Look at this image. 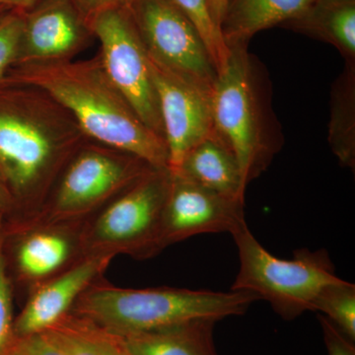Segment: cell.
I'll use <instances>...</instances> for the list:
<instances>
[{
  "label": "cell",
  "mask_w": 355,
  "mask_h": 355,
  "mask_svg": "<svg viewBox=\"0 0 355 355\" xmlns=\"http://www.w3.org/2000/svg\"><path fill=\"white\" fill-rule=\"evenodd\" d=\"M210 97L214 132L234 153L245 184L256 179L279 150L263 72L248 44L229 49Z\"/></svg>",
  "instance_id": "obj_4"
},
{
  "label": "cell",
  "mask_w": 355,
  "mask_h": 355,
  "mask_svg": "<svg viewBox=\"0 0 355 355\" xmlns=\"http://www.w3.org/2000/svg\"><path fill=\"white\" fill-rule=\"evenodd\" d=\"M153 169L156 168L132 154L86 140L60 174L38 214L7 229L85 222Z\"/></svg>",
  "instance_id": "obj_5"
},
{
  "label": "cell",
  "mask_w": 355,
  "mask_h": 355,
  "mask_svg": "<svg viewBox=\"0 0 355 355\" xmlns=\"http://www.w3.org/2000/svg\"><path fill=\"white\" fill-rule=\"evenodd\" d=\"M86 140L73 116L43 89L0 80V177L14 209L7 227L38 214Z\"/></svg>",
  "instance_id": "obj_1"
},
{
  "label": "cell",
  "mask_w": 355,
  "mask_h": 355,
  "mask_svg": "<svg viewBox=\"0 0 355 355\" xmlns=\"http://www.w3.org/2000/svg\"><path fill=\"white\" fill-rule=\"evenodd\" d=\"M13 289L7 272L6 258L0 239V355H6L12 347L14 336Z\"/></svg>",
  "instance_id": "obj_24"
},
{
  "label": "cell",
  "mask_w": 355,
  "mask_h": 355,
  "mask_svg": "<svg viewBox=\"0 0 355 355\" xmlns=\"http://www.w3.org/2000/svg\"><path fill=\"white\" fill-rule=\"evenodd\" d=\"M173 173L223 197L244 202L247 184L239 163L216 132L193 147Z\"/></svg>",
  "instance_id": "obj_15"
},
{
  "label": "cell",
  "mask_w": 355,
  "mask_h": 355,
  "mask_svg": "<svg viewBox=\"0 0 355 355\" xmlns=\"http://www.w3.org/2000/svg\"><path fill=\"white\" fill-rule=\"evenodd\" d=\"M244 202L207 190L178 173L171 182L161 222V252L205 233H232L244 224Z\"/></svg>",
  "instance_id": "obj_11"
},
{
  "label": "cell",
  "mask_w": 355,
  "mask_h": 355,
  "mask_svg": "<svg viewBox=\"0 0 355 355\" xmlns=\"http://www.w3.org/2000/svg\"><path fill=\"white\" fill-rule=\"evenodd\" d=\"M24 13L20 9H10L0 17V80L17 60Z\"/></svg>",
  "instance_id": "obj_23"
},
{
  "label": "cell",
  "mask_w": 355,
  "mask_h": 355,
  "mask_svg": "<svg viewBox=\"0 0 355 355\" xmlns=\"http://www.w3.org/2000/svg\"><path fill=\"white\" fill-rule=\"evenodd\" d=\"M44 333L64 355H130L118 336L71 313Z\"/></svg>",
  "instance_id": "obj_19"
},
{
  "label": "cell",
  "mask_w": 355,
  "mask_h": 355,
  "mask_svg": "<svg viewBox=\"0 0 355 355\" xmlns=\"http://www.w3.org/2000/svg\"><path fill=\"white\" fill-rule=\"evenodd\" d=\"M171 1L191 20L198 30L218 73L227 62L230 51L222 38L220 30L217 28L210 15L209 0Z\"/></svg>",
  "instance_id": "obj_22"
},
{
  "label": "cell",
  "mask_w": 355,
  "mask_h": 355,
  "mask_svg": "<svg viewBox=\"0 0 355 355\" xmlns=\"http://www.w3.org/2000/svg\"><path fill=\"white\" fill-rule=\"evenodd\" d=\"M313 311L338 327L355 342V286L342 279L328 284L318 294Z\"/></svg>",
  "instance_id": "obj_21"
},
{
  "label": "cell",
  "mask_w": 355,
  "mask_h": 355,
  "mask_svg": "<svg viewBox=\"0 0 355 355\" xmlns=\"http://www.w3.org/2000/svg\"><path fill=\"white\" fill-rule=\"evenodd\" d=\"M127 7L148 58L211 97L218 73L191 20L171 0H132Z\"/></svg>",
  "instance_id": "obj_8"
},
{
  "label": "cell",
  "mask_w": 355,
  "mask_h": 355,
  "mask_svg": "<svg viewBox=\"0 0 355 355\" xmlns=\"http://www.w3.org/2000/svg\"><path fill=\"white\" fill-rule=\"evenodd\" d=\"M14 214L13 203L11 200L10 195H9L8 190H7L6 184L2 181L0 177V220L3 221L4 216H8L9 223L12 220Z\"/></svg>",
  "instance_id": "obj_28"
},
{
  "label": "cell",
  "mask_w": 355,
  "mask_h": 355,
  "mask_svg": "<svg viewBox=\"0 0 355 355\" xmlns=\"http://www.w3.org/2000/svg\"><path fill=\"white\" fill-rule=\"evenodd\" d=\"M10 9L11 8H9V7L0 6V17H1V16L3 15L4 13H6L7 11L10 10Z\"/></svg>",
  "instance_id": "obj_31"
},
{
  "label": "cell",
  "mask_w": 355,
  "mask_h": 355,
  "mask_svg": "<svg viewBox=\"0 0 355 355\" xmlns=\"http://www.w3.org/2000/svg\"><path fill=\"white\" fill-rule=\"evenodd\" d=\"M231 235L240 261L231 291L253 292L286 321L313 311L319 292L340 279L326 251L301 249L292 260H282L261 246L246 222Z\"/></svg>",
  "instance_id": "obj_6"
},
{
  "label": "cell",
  "mask_w": 355,
  "mask_h": 355,
  "mask_svg": "<svg viewBox=\"0 0 355 355\" xmlns=\"http://www.w3.org/2000/svg\"><path fill=\"white\" fill-rule=\"evenodd\" d=\"M93 38L87 21L72 0H40L25 11L14 65L73 60Z\"/></svg>",
  "instance_id": "obj_13"
},
{
  "label": "cell",
  "mask_w": 355,
  "mask_h": 355,
  "mask_svg": "<svg viewBox=\"0 0 355 355\" xmlns=\"http://www.w3.org/2000/svg\"><path fill=\"white\" fill-rule=\"evenodd\" d=\"M253 292L191 291L175 287L123 288L102 277L77 299L70 313L113 335L121 336L197 321L245 314Z\"/></svg>",
  "instance_id": "obj_3"
},
{
  "label": "cell",
  "mask_w": 355,
  "mask_h": 355,
  "mask_svg": "<svg viewBox=\"0 0 355 355\" xmlns=\"http://www.w3.org/2000/svg\"><path fill=\"white\" fill-rule=\"evenodd\" d=\"M87 23L99 41L100 58L110 81L144 125L164 139L148 55L128 7L100 11Z\"/></svg>",
  "instance_id": "obj_9"
},
{
  "label": "cell",
  "mask_w": 355,
  "mask_h": 355,
  "mask_svg": "<svg viewBox=\"0 0 355 355\" xmlns=\"http://www.w3.org/2000/svg\"><path fill=\"white\" fill-rule=\"evenodd\" d=\"M328 355H355L354 342L349 340L328 318L319 315Z\"/></svg>",
  "instance_id": "obj_26"
},
{
  "label": "cell",
  "mask_w": 355,
  "mask_h": 355,
  "mask_svg": "<svg viewBox=\"0 0 355 355\" xmlns=\"http://www.w3.org/2000/svg\"><path fill=\"white\" fill-rule=\"evenodd\" d=\"M6 355H64L46 333L15 338Z\"/></svg>",
  "instance_id": "obj_25"
},
{
  "label": "cell",
  "mask_w": 355,
  "mask_h": 355,
  "mask_svg": "<svg viewBox=\"0 0 355 355\" xmlns=\"http://www.w3.org/2000/svg\"><path fill=\"white\" fill-rule=\"evenodd\" d=\"M291 25L336 46L347 60L355 62V0H317L300 19Z\"/></svg>",
  "instance_id": "obj_18"
},
{
  "label": "cell",
  "mask_w": 355,
  "mask_h": 355,
  "mask_svg": "<svg viewBox=\"0 0 355 355\" xmlns=\"http://www.w3.org/2000/svg\"><path fill=\"white\" fill-rule=\"evenodd\" d=\"M171 182L169 169H153L84 222V257L125 254L147 260L161 253V222Z\"/></svg>",
  "instance_id": "obj_7"
},
{
  "label": "cell",
  "mask_w": 355,
  "mask_h": 355,
  "mask_svg": "<svg viewBox=\"0 0 355 355\" xmlns=\"http://www.w3.org/2000/svg\"><path fill=\"white\" fill-rule=\"evenodd\" d=\"M227 2L228 0H209L210 15L219 30H220L221 21L225 13Z\"/></svg>",
  "instance_id": "obj_29"
},
{
  "label": "cell",
  "mask_w": 355,
  "mask_h": 355,
  "mask_svg": "<svg viewBox=\"0 0 355 355\" xmlns=\"http://www.w3.org/2000/svg\"><path fill=\"white\" fill-rule=\"evenodd\" d=\"M4 77L43 89L73 116L89 140L169 169L164 139L144 125L110 81L99 53L84 60L14 65Z\"/></svg>",
  "instance_id": "obj_2"
},
{
  "label": "cell",
  "mask_w": 355,
  "mask_h": 355,
  "mask_svg": "<svg viewBox=\"0 0 355 355\" xmlns=\"http://www.w3.org/2000/svg\"><path fill=\"white\" fill-rule=\"evenodd\" d=\"M40 0H0V6L26 11L32 8Z\"/></svg>",
  "instance_id": "obj_30"
},
{
  "label": "cell",
  "mask_w": 355,
  "mask_h": 355,
  "mask_svg": "<svg viewBox=\"0 0 355 355\" xmlns=\"http://www.w3.org/2000/svg\"><path fill=\"white\" fill-rule=\"evenodd\" d=\"M87 21L94 14L114 7L128 6L132 0H72Z\"/></svg>",
  "instance_id": "obj_27"
},
{
  "label": "cell",
  "mask_w": 355,
  "mask_h": 355,
  "mask_svg": "<svg viewBox=\"0 0 355 355\" xmlns=\"http://www.w3.org/2000/svg\"><path fill=\"white\" fill-rule=\"evenodd\" d=\"M214 320H197L119 336L130 355H218Z\"/></svg>",
  "instance_id": "obj_17"
},
{
  "label": "cell",
  "mask_w": 355,
  "mask_h": 355,
  "mask_svg": "<svg viewBox=\"0 0 355 355\" xmlns=\"http://www.w3.org/2000/svg\"><path fill=\"white\" fill-rule=\"evenodd\" d=\"M317 0H228L221 21L222 38L228 49L248 44L257 33L300 19Z\"/></svg>",
  "instance_id": "obj_16"
},
{
  "label": "cell",
  "mask_w": 355,
  "mask_h": 355,
  "mask_svg": "<svg viewBox=\"0 0 355 355\" xmlns=\"http://www.w3.org/2000/svg\"><path fill=\"white\" fill-rule=\"evenodd\" d=\"M111 257H86L30 294L14 320L15 338L38 335L67 316L91 284L104 277Z\"/></svg>",
  "instance_id": "obj_14"
},
{
  "label": "cell",
  "mask_w": 355,
  "mask_h": 355,
  "mask_svg": "<svg viewBox=\"0 0 355 355\" xmlns=\"http://www.w3.org/2000/svg\"><path fill=\"white\" fill-rule=\"evenodd\" d=\"M168 150L176 171L193 147L214 132L210 96L148 58Z\"/></svg>",
  "instance_id": "obj_12"
},
{
  "label": "cell",
  "mask_w": 355,
  "mask_h": 355,
  "mask_svg": "<svg viewBox=\"0 0 355 355\" xmlns=\"http://www.w3.org/2000/svg\"><path fill=\"white\" fill-rule=\"evenodd\" d=\"M354 65L347 64L336 81L331 101L329 141L336 157L345 167L355 165Z\"/></svg>",
  "instance_id": "obj_20"
},
{
  "label": "cell",
  "mask_w": 355,
  "mask_h": 355,
  "mask_svg": "<svg viewBox=\"0 0 355 355\" xmlns=\"http://www.w3.org/2000/svg\"><path fill=\"white\" fill-rule=\"evenodd\" d=\"M77 223L43 224L2 230L11 239L12 288L19 287L24 302L35 289L62 275L86 258L81 247V228Z\"/></svg>",
  "instance_id": "obj_10"
}]
</instances>
